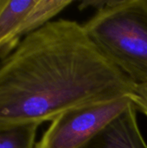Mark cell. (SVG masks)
Masks as SVG:
<instances>
[{
	"mask_svg": "<svg viewBox=\"0 0 147 148\" xmlns=\"http://www.w3.org/2000/svg\"><path fill=\"white\" fill-rule=\"evenodd\" d=\"M81 148H147L133 103Z\"/></svg>",
	"mask_w": 147,
	"mask_h": 148,
	"instance_id": "cell-4",
	"label": "cell"
},
{
	"mask_svg": "<svg viewBox=\"0 0 147 148\" xmlns=\"http://www.w3.org/2000/svg\"><path fill=\"white\" fill-rule=\"evenodd\" d=\"M82 26L101 53L136 86L147 83V0L106 1Z\"/></svg>",
	"mask_w": 147,
	"mask_h": 148,
	"instance_id": "cell-2",
	"label": "cell"
},
{
	"mask_svg": "<svg viewBox=\"0 0 147 148\" xmlns=\"http://www.w3.org/2000/svg\"><path fill=\"white\" fill-rule=\"evenodd\" d=\"M131 103L126 95L68 110L51 121L36 148H81Z\"/></svg>",
	"mask_w": 147,
	"mask_h": 148,
	"instance_id": "cell-3",
	"label": "cell"
},
{
	"mask_svg": "<svg viewBox=\"0 0 147 148\" xmlns=\"http://www.w3.org/2000/svg\"><path fill=\"white\" fill-rule=\"evenodd\" d=\"M129 96L137 110L147 116V83L136 86Z\"/></svg>",
	"mask_w": 147,
	"mask_h": 148,
	"instance_id": "cell-8",
	"label": "cell"
},
{
	"mask_svg": "<svg viewBox=\"0 0 147 148\" xmlns=\"http://www.w3.org/2000/svg\"><path fill=\"white\" fill-rule=\"evenodd\" d=\"M36 0H9L0 13V51L11 41Z\"/></svg>",
	"mask_w": 147,
	"mask_h": 148,
	"instance_id": "cell-6",
	"label": "cell"
},
{
	"mask_svg": "<svg viewBox=\"0 0 147 148\" xmlns=\"http://www.w3.org/2000/svg\"><path fill=\"white\" fill-rule=\"evenodd\" d=\"M8 1L9 0H0V13L3 10V8L5 7V5L7 4Z\"/></svg>",
	"mask_w": 147,
	"mask_h": 148,
	"instance_id": "cell-9",
	"label": "cell"
},
{
	"mask_svg": "<svg viewBox=\"0 0 147 148\" xmlns=\"http://www.w3.org/2000/svg\"><path fill=\"white\" fill-rule=\"evenodd\" d=\"M136 85L75 21H50L0 62V131L52 121L81 106L130 95Z\"/></svg>",
	"mask_w": 147,
	"mask_h": 148,
	"instance_id": "cell-1",
	"label": "cell"
},
{
	"mask_svg": "<svg viewBox=\"0 0 147 148\" xmlns=\"http://www.w3.org/2000/svg\"><path fill=\"white\" fill-rule=\"evenodd\" d=\"M39 125H28L0 131V148H36Z\"/></svg>",
	"mask_w": 147,
	"mask_h": 148,
	"instance_id": "cell-7",
	"label": "cell"
},
{
	"mask_svg": "<svg viewBox=\"0 0 147 148\" xmlns=\"http://www.w3.org/2000/svg\"><path fill=\"white\" fill-rule=\"evenodd\" d=\"M73 3L72 0H36L21 23L14 37L0 51V58L3 59L8 56L23 37L49 23L53 17Z\"/></svg>",
	"mask_w": 147,
	"mask_h": 148,
	"instance_id": "cell-5",
	"label": "cell"
}]
</instances>
